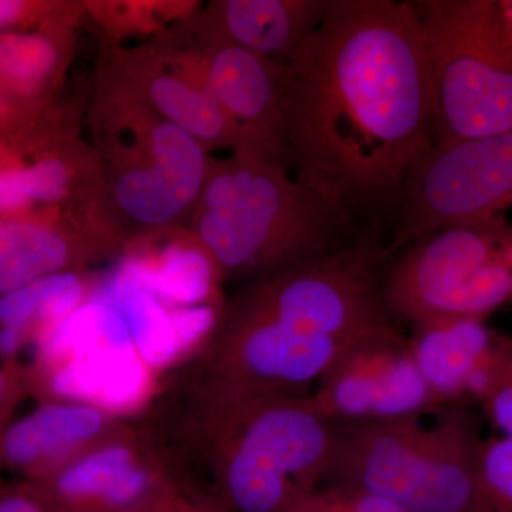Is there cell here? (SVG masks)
<instances>
[{
  "instance_id": "cell-18",
  "label": "cell",
  "mask_w": 512,
  "mask_h": 512,
  "mask_svg": "<svg viewBox=\"0 0 512 512\" xmlns=\"http://www.w3.org/2000/svg\"><path fill=\"white\" fill-rule=\"evenodd\" d=\"M113 266L175 308L224 302L227 293L210 254L187 225L131 239Z\"/></svg>"
},
{
  "instance_id": "cell-15",
  "label": "cell",
  "mask_w": 512,
  "mask_h": 512,
  "mask_svg": "<svg viewBox=\"0 0 512 512\" xmlns=\"http://www.w3.org/2000/svg\"><path fill=\"white\" fill-rule=\"evenodd\" d=\"M123 248L92 222L52 214L0 217V298L45 276L114 262Z\"/></svg>"
},
{
  "instance_id": "cell-27",
  "label": "cell",
  "mask_w": 512,
  "mask_h": 512,
  "mask_svg": "<svg viewBox=\"0 0 512 512\" xmlns=\"http://www.w3.org/2000/svg\"><path fill=\"white\" fill-rule=\"evenodd\" d=\"M481 483L490 512H512V437L484 440Z\"/></svg>"
},
{
  "instance_id": "cell-16",
  "label": "cell",
  "mask_w": 512,
  "mask_h": 512,
  "mask_svg": "<svg viewBox=\"0 0 512 512\" xmlns=\"http://www.w3.org/2000/svg\"><path fill=\"white\" fill-rule=\"evenodd\" d=\"M94 292L119 311L138 355L161 377L194 359L217 325L212 306L167 305L114 266L97 275Z\"/></svg>"
},
{
  "instance_id": "cell-1",
  "label": "cell",
  "mask_w": 512,
  "mask_h": 512,
  "mask_svg": "<svg viewBox=\"0 0 512 512\" xmlns=\"http://www.w3.org/2000/svg\"><path fill=\"white\" fill-rule=\"evenodd\" d=\"M292 171L382 232L414 164L434 146L429 72L412 2L330 0L281 64Z\"/></svg>"
},
{
  "instance_id": "cell-29",
  "label": "cell",
  "mask_w": 512,
  "mask_h": 512,
  "mask_svg": "<svg viewBox=\"0 0 512 512\" xmlns=\"http://www.w3.org/2000/svg\"><path fill=\"white\" fill-rule=\"evenodd\" d=\"M28 394L23 365H0V431L8 426L13 410Z\"/></svg>"
},
{
  "instance_id": "cell-4",
  "label": "cell",
  "mask_w": 512,
  "mask_h": 512,
  "mask_svg": "<svg viewBox=\"0 0 512 512\" xmlns=\"http://www.w3.org/2000/svg\"><path fill=\"white\" fill-rule=\"evenodd\" d=\"M187 227L231 289L380 234L302 183L288 165L239 154L212 157Z\"/></svg>"
},
{
  "instance_id": "cell-13",
  "label": "cell",
  "mask_w": 512,
  "mask_h": 512,
  "mask_svg": "<svg viewBox=\"0 0 512 512\" xmlns=\"http://www.w3.org/2000/svg\"><path fill=\"white\" fill-rule=\"evenodd\" d=\"M93 77L146 104L187 131L210 156L234 153L237 131L167 33L140 45L100 42Z\"/></svg>"
},
{
  "instance_id": "cell-12",
  "label": "cell",
  "mask_w": 512,
  "mask_h": 512,
  "mask_svg": "<svg viewBox=\"0 0 512 512\" xmlns=\"http://www.w3.org/2000/svg\"><path fill=\"white\" fill-rule=\"evenodd\" d=\"M313 404L335 423H387L439 413L397 325L366 330L313 386Z\"/></svg>"
},
{
  "instance_id": "cell-23",
  "label": "cell",
  "mask_w": 512,
  "mask_h": 512,
  "mask_svg": "<svg viewBox=\"0 0 512 512\" xmlns=\"http://www.w3.org/2000/svg\"><path fill=\"white\" fill-rule=\"evenodd\" d=\"M87 22L103 33L100 42L121 45L130 37L153 39L190 18L201 8L200 2H84Z\"/></svg>"
},
{
  "instance_id": "cell-8",
  "label": "cell",
  "mask_w": 512,
  "mask_h": 512,
  "mask_svg": "<svg viewBox=\"0 0 512 512\" xmlns=\"http://www.w3.org/2000/svg\"><path fill=\"white\" fill-rule=\"evenodd\" d=\"M382 291L397 326L487 319L512 301V221L500 215L416 239L384 265Z\"/></svg>"
},
{
  "instance_id": "cell-14",
  "label": "cell",
  "mask_w": 512,
  "mask_h": 512,
  "mask_svg": "<svg viewBox=\"0 0 512 512\" xmlns=\"http://www.w3.org/2000/svg\"><path fill=\"white\" fill-rule=\"evenodd\" d=\"M33 484L60 512H127L180 485L131 421Z\"/></svg>"
},
{
  "instance_id": "cell-28",
  "label": "cell",
  "mask_w": 512,
  "mask_h": 512,
  "mask_svg": "<svg viewBox=\"0 0 512 512\" xmlns=\"http://www.w3.org/2000/svg\"><path fill=\"white\" fill-rule=\"evenodd\" d=\"M127 512H231L214 495L178 485Z\"/></svg>"
},
{
  "instance_id": "cell-17",
  "label": "cell",
  "mask_w": 512,
  "mask_h": 512,
  "mask_svg": "<svg viewBox=\"0 0 512 512\" xmlns=\"http://www.w3.org/2000/svg\"><path fill=\"white\" fill-rule=\"evenodd\" d=\"M124 420L86 404L40 403L0 431V471L37 483L87 448L116 433Z\"/></svg>"
},
{
  "instance_id": "cell-7",
  "label": "cell",
  "mask_w": 512,
  "mask_h": 512,
  "mask_svg": "<svg viewBox=\"0 0 512 512\" xmlns=\"http://www.w3.org/2000/svg\"><path fill=\"white\" fill-rule=\"evenodd\" d=\"M426 52L434 144L512 130V57L497 0H412Z\"/></svg>"
},
{
  "instance_id": "cell-9",
  "label": "cell",
  "mask_w": 512,
  "mask_h": 512,
  "mask_svg": "<svg viewBox=\"0 0 512 512\" xmlns=\"http://www.w3.org/2000/svg\"><path fill=\"white\" fill-rule=\"evenodd\" d=\"M32 352L23 376L40 403L86 404L124 421L150 406L163 379L138 355L119 311L94 291Z\"/></svg>"
},
{
  "instance_id": "cell-26",
  "label": "cell",
  "mask_w": 512,
  "mask_h": 512,
  "mask_svg": "<svg viewBox=\"0 0 512 512\" xmlns=\"http://www.w3.org/2000/svg\"><path fill=\"white\" fill-rule=\"evenodd\" d=\"M282 512H406L379 495L345 485L322 484L299 495Z\"/></svg>"
},
{
  "instance_id": "cell-11",
  "label": "cell",
  "mask_w": 512,
  "mask_h": 512,
  "mask_svg": "<svg viewBox=\"0 0 512 512\" xmlns=\"http://www.w3.org/2000/svg\"><path fill=\"white\" fill-rule=\"evenodd\" d=\"M201 9L167 33L234 124L238 146L231 154L274 161L292 170L282 130L281 66L229 42Z\"/></svg>"
},
{
  "instance_id": "cell-31",
  "label": "cell",
  "mask_w": 512,
  "mask_h": 512,
  "mask_svg": "<svg viewBox=\"0 0 512 512\" xmlns=\"http://www.w3.org/2000/svg\"><path fill=\"white\" fill-rule=\"evenodd\" d=\"M497 8L504 42L512 57V0H497Z\"/></svg>"
},
{
  "instance_id": "cell-21",
  "label": "cell",
  "mask_w": 512,
  "mask_h": 512,
  "mask_svg": "<svg viewBox=\"0 0 512 512\" xmlns=\"http://www.w3.org/2000/svg\"><path fill=\"white\" fill-rule=\"evenodd\" d=\"M330 0H212L202 16L229 42L284 64L319 28Z\"/></svg>"
},
{
  "instance_id": "cell-30",
  "label": "cell",
  "mask_w": 512,
  "mask_h": 512,
  "mask_svg": "<svg viewBox=\"0 0 512 512\" xmlns=\"http://www.w3.org/2000/svg\"><path fill=\"white\" fill-rule=\"evenodd\" d=\"M28 138H13V140H0V217L5 215L6 192L10 175L18 167L23 153L28 147Z\"/></svg>"
},
{
  "instance_id": "cell-19",
  "label": "cell",
  "mask_w": 512,
  "mask_h": 512,
  "mask_svg": "<svg viewBox=\"0 0 512 512\" xmlns=\"http://www.w3.org/2000/svg\"><path fill=\"white\" fill-rule=\"evenodd\" d=\"M77 46V28L50 22L0 33V96L30 123L62 113L59 101Z\"/></svg>"
},
{
  "instance_id": "cell-5",
  "label": "cell",
  "mask_w": 512,
  "mask_h": 512,
  "mask_svg": "<svg viewBox=\"0 0 512 512\" xmlns=\"http://www.w3.org/2000/svg\"><path fill=\"white\" fill-rule=\"evenodd\" d=\"M84 124L100 165L97 214L111 235L126 245L188 224L212 160L194 137L96 77Z\"/></svg>"
},
{
  "instance_id": "cell-32",
  "label": "cell",
  "mask_w": 512,
  "mask_h": 512,
  "mask_svg": "<svg viewBox=\"0 0 512 512\" xmlns=\"http://www.w3.org/2000/svg\"><path fill=\"white\" fill-rule=\"evenodd\" d=\"M3 484H5V483H3L2 478H0V488L3 487Z\"/></svg>"
},
{
  "instance_id": "cell-2",
  "label": "cell",
  "mask_w": 512,
  "mask_h": 512,
  "mask_svg": "<svg viewBox=\"0 0 512 512\" xmlns=\"http://www.w3.org/2000/svg\"><path fill=\"white\" fill-rule=\"evenodd\" d=\"M384 242L370 234L319 261L225 293L217 326L173 370L200 386L311 394L357 336L396 325L383 301Z\"/></svg>"
},
{
  "instance_id": "cell-10",
  "label": "cell",
  "mask_w": 512,
  "mask_h": 512,
  "mask_svg": "<svg viewBox=\"0 0 512 512\" xmlns=\"http://www.w3.org/2000/svg\"><path fill=\"white\" fill-rule=\"evenodd\" d=\"M512 208V130L434 144L414 164L390 215L386 262L413 241Z\"/></svg>"
},
{
  "instance_id": "cell-6",
  "label": "cell",
  "mask_w": 512,
  "mask_h": 512,
  "mask_svg": "<svg viewBox=\"0 0 512 512\" xmlns=\"http://www.w3.org/2000/svg\"><path fill=\"white\" fill-rule=\"evenodd\" d=\"M421 419L339 424L325 483L379 495L406 512H490L481 483L484 437L467 404Z\"/></svg>"
},
{
  "instance_id": "cell-3",
  "label": "cell",
  "mask_w": 512,
  "mask_h": 512,
  "mask_svg": "<svg viewBox=\"0 0 512 512\" xmlns=\"http://www.w3.org/2000/svg\"><path fill=\"white\" fill-rule=\"evenodd\" d=\"M131 423L178 484L231 512H282L325 483L339 437L309 394L215 389L174 373Z\"/></svg>"
},
{
  "instance_id": "cell-25",
  "label": "cell",
  "mask_w": 512,
  "mask_h": 512,
  "mask_svg": "<svg viewBox=\"0 0 512 512\" xmlns=\"http://www.w3.org/2000/svg\"><path fill=\"white\" fill-rule=\"evenodd\" d=\"M60 22L82 29L87 26L84 2L55 0H0V33Z\"/></svg>"
},
{
  "instance_id": "cell-22",
  "label": "cell",
  "mask_w": 512,
  "mask_h": 512,
  "mask_svg": "<svg viewBox=\"0 0 512 512\" xmlns=\"http://www.w3.org/2000/svg\"><path fill=\"white\" fill-rule=\"evenodd\" d=\"M97 274L63 272L37 279L0 298V328L19 330L30 348L92 295Z\"/></svg>"
},
{
  "instance_id": "cell-24",
  "label": "cell",
  "mask_w": 512,
  "mask_h": 512,
  "mask_svg": "<svg viewBox=\"0 0 512 512\" xmlns=\"http://www.w3.org/2000/svg\"><path fill=\"white\" fill-rule=\"evenodd\" d=\"M477 403L500 436L512 437V336L497 333Z\"/></svg>"
},
{
  "instance_id": "cell-20",
  "label": "cell",
  "mask_w": 512,
  "mask_h": 512,
  "mask_svg": "<svg viewBox=\"0 0 512 512\" xmlns=\"http://www.w3.org/2000/svg\"><path fill=\"white\" fill-rule=\"evenodd\" d=\"M497 333L487 319L444 316L413 326L410 352L440 409L477 403Z\"/></svg>"
},
{
  "instance_id": "cell-33",
  "label": "cell",
  "mask_w": 512,
  "mask_h": 512,
  "mask_svg": "<svg viewBox=\"0 0 512 512\" xmlns=\"http://www.w3.org/2000/svg\"><path fill=\"white\" fill-rule=\"evenodd\" d=\"M511 305H512V301H511Z\"/></svg>"
}]
</instances>
